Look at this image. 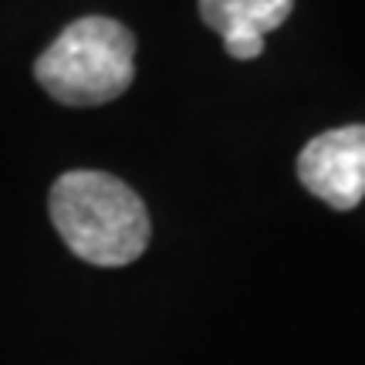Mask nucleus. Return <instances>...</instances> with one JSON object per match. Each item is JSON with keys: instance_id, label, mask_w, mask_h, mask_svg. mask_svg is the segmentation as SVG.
Here are the masks:
<instances>
[{"instance_id": "1", "label": "nucleus", "mask_w": 365, "mask_h": 365, "mask_svg": "<svg viewBox=\"0 0 365 365\" xmlns=\"http://www.w3.org/2000/svg\"><path fill=\"white\" fill-rule=\"evenodd\" d=\"M51 220L68 250L98 267L132 264L149 244V213L139 193L98 170H71L54 182Z\"/></svg>"}, {"instance_id": "2", "label": "nucleus", "mask_w": 365, "mask_h": 365, "mask_svg": "<svg viewBox=\"0 0 365 365\" xmlns=\"http://www.w3.org/2000/svg\"><path fill=\"white\" fill-rule=\"evenodd\" d=\"M34 78L61 105L88 108L112 102L135 78V38L112 17H81L38 58Z\"/></svg>"}, {"instance_id": "3", "label": "nucleus", "mask_w": 365, "mask_h": 365, "mask_svg": "<svg viewBox=\"0 0 365 365\" xmlns=\"http://www.w3.org/2000/svg\"><path fill=\"white\" fill-rule=\"evenodd\" d=\"M298 180L335 210H355L365 196V125L322 132L301 149Z\"/></svg>"}, {"instance_id": "4", "label": "nucleus", "mask_w": 365, "mask_h": 365, "mask_svg": "<svg viewBox=\"0 0 365 365\" xmlns=\"http://www.w3.org/2000/svg\"><path fill=\"white\" fill-rule=\"evenodd\" d=\"M294 11V0H200V17L223 38L237 61H254L264 51V34L277 31Z\"/></svg>"}]
</instances>
